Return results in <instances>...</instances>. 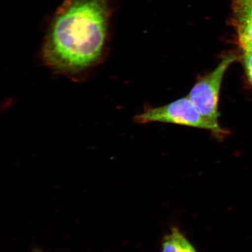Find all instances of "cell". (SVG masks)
<instances>
[{"label":"cell","instance_id":"obj_1","mask_svg":"<svg viewBox=\"0 0 252 252\" xmlns=\"http://www.w3.org/2000/svg\"><path fill=\"white\" fill-rule=\"evenodd\" d=\"M111 0H65L52 18L43 44L47 65L63 73L87 70L105 49Z\"/></svg>","mask_w":252,"mask_h":252},{"label":"cell","instance_id":"obj_2","mask_svg":"<svg viewBox=\"0 0 252 252\" xmlns=\"http://www.w3.org/2000/svg\"><path fill=\"white\" fill-rule=\"evenodd\" d=\"M135 121L141 124L166 123L204 129L219 139L226 133L224 129L217 128L205 119L188 96L164 106L147 109L135 117Z\"/></svg>","mask_w":252,"mask_h":252},{"label":"cell","instance_id":"obj_3","mask_svg":"<svg viewBox=\"0 0 252 252\" xmlns=\"http://www.w3.org/2000/svg\"><path fill=\"white\" fill-rule=\"evenodd\" d=\"M236 60L235 55L224 57L212 71L197 81L188 96L203 117L219 128H222L219 111L220 87L226 70Z\"/></svg>","mask_w":252,"mask_h":252},{"label":"cell","instance_id":"obj_4","mask_svg":"<svg viewBox=\"0 0 252 252\" xmlns=\"http://www.w3.org/2000/svg\"><path fill=\"white\" fill-rule=\"evenodd\" d=\"M233 12L239 45L244 52H252V5L247 0H235Z\"/></svg>","mask_w":252,"mask_h":252},{"label":"cell","instance_id":"obj_5","mask_svg":"<svg viewBox=\"0 0 252 252\" xmlns=\"http://www.w3.org/2000/svg\"><path fill=\"white\" fill-rule=\"evenodd\" d=\"M162 252H197L178 229H173L163 239Z\"/></svg>","mask_w":252,"mask_h":252},{"label":"cell","instance_id":"obj_6","mask_svg":"<svg viewBox=\"0 0 252 252\" xmlns=\"http://www.w3.org/2000/svg\"><path fill=\"white\" fill-rule=\"evenodd\" d=\"M243 61L247 76L252 85V52H244Z\"/></svg>","mask_w":252,"mask_h":252},{"label":"cell","instance_id":"obj_7","mask_svg":"<svg viewBox=\"0 0 252 252\" xmlns=\"http://www.w3.org/2000/svg\"><path fill=\"white\" fill-rule=\"evenodd\" d=\"M247 1L250 3V4L252 5V0H247Z\"/></svg>","mask_w":252,"mask_h":252}]
</instances>
